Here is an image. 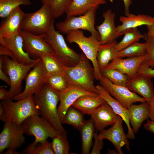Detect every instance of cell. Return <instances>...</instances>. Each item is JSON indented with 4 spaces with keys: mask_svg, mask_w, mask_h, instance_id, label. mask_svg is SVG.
Segmentation results:
<instances>
[{
    "mask_svg": "<svg viewBox=\"0 0 154 154\" xmlns=\"http://www.w3.org/2000/svg\"><path fill=\"white\" fill-rule=\"evenodd\" d=\"M33 97L40 115L52 125L58 134L66 135L67 132L62 125L58 113L57 105L59 101V93L45 83Z\"/></svg>",
    "mask_w": 154,
    "mask_h": 154,
    "instance_id": "1",
    "label": "cell"
},
{
    "mask_svg": "<svg viewBox=\"0 0 154 154\" xmlns=\"http://www.w3.org/2000/svg\"><path fill=\"white\" fill-rule=\"evenodd\" d=\"M80 54V61L76 65L72 67L64 66V75L67 82L68 85L78 86L88 91L98 93L94 84V68L83 52Z\"/></svg>",
    "mask_w": 154,
    "mask_h": 154,
    "instance_id": "2",
    "label": "cell"
},
{
    "mask_svg": "<svg viewBox=\"0 0 154 154\" xmlns=\"http://www.w3.org/2000/svg\"><path fill=\"white\" fill-rule=\"evenodd\" d=\"M17 101L14 102L9 100L2 101L4 109L3 113L0 116V119L2 121L21 126L29 117L40 115L33 96Z\"/></svg>",
    "mask_w": 154,
    "mask_h": 154,
    "instance_id": "3",
    "label": "cell"
},
{
    "mask_svg": "<svg viewBox=\"0 0 154 154\" xmlns=\"http://www.w3.org/2000/svg\"><path fill=\"white\" fill-rule=\"evenodd\" d=\"M60 32L55 30L54 25L45 34L44 38L52 48L56 57L63 65L74 66L79 62L80 54L67 45Z\"/></svg>",
    "mask_w": 154,
    "mask_h": 154,
    "instance_id": "4",
    "label": "cell"
},
{
    "mask_svg": "<svg viewBox=\"0 0 154 154\" xmlns=\"http://www.w3.org/2000/svg\"><path fill=\"white\" fill-rule=\"evenodd\" d=\"M54 19L49 8L43 4L37 11L25 13L21 31L37 35H45L54 25Z\"/></svg>",
    "mask_w": 154,
    "mask_h": 154,
    "instance_id": "5",
    "label": "cell"
},
{
    "mask_svg": "<svg viewBox=\"0 0 154 154\" xmlns=\"http://www.w3.org/2000/svg\"><path fill=\"white\" fill-rule=\"evenodd\" d=\"M66 40L70 44H77L82 52L92 62L94 69L95 79L99 80L102 77L97 61V55L101 45L100 41L91 35L89 37L84 35L81 30L72 31L67 34Z\"/></svg>",
    "mask_w": 154,
    "mask_h": 154,
    "instance_id": "6",
    "label": "cell"
},
{
    "mask_svg": "<svg viewBox=\"0 0 154 154\" xmlns=\"http://www.w3.org/2000/svg\"><path fill=\"white\" fill-rule=\"evenodd\" d=\"M3 56V68L8 75L10 81L7 100H12L22 92V81L38 58L32 64L25 65L10 59L8 56Z\"/></svg>",
    "mask_w": 154,
    "mask_h": 154,
    "instance_id": "7",
    "label": "cell"
},
{
    "mask_svg": "<svg viewBox=\"0 0 154 154\" xmlns=\"http://www.w3.org/2000/svg\"><path fill=\"white\" fill-rule=\"evenodd\" d=\"M98 8H93L78 17H66L64 21L56 24V28L60 32L66 35L74 30L88 31L100 41V35L95 27L96 11Z\"/></svg>",
    "mask_w": 154,
    "mask_h": 154,
    "instance_id": "8",
    "label": "cell"
},
{
    "mask_svg": "<svg viewBox=\"0 0 154 154\" xmlns=\"http://www.w3.org/2000/svg\"><path fill=\"white\" fill-rule=\"evenodd\" d=\"M25 134L33 136L35 142H43L58 134L55 128L46 119L34 115L26 119L21 125Z\"/></svg>",
    "mask_w": 154,
    "mask_h": 154,
    "instance_id": "9",
    "label": "cell"
},
{
    "mask_svg": "<svg viewBox=\"0 0 154 154\" xmlns=\"http://www.w3.org/2000/svg\"><path fill=\"white\" fill-rule=\"evenodd\" d=\"M21 126L6 122L4 123L0 134V153L7 151L5 154H17L16 150L21 147L25 141V137Z\"/></svg>",
    "mask_w": 154,
    "mask_h": 154,
    "instance_id": "10",
    "label": "cell"
},
{
    "mask_svg": "<svg viewBox=\"0 0 154 154\" xmlns=\"http://www.w3.org/2000/svg\"><path fill=\"white\" fill-rule=\"evenodd\" d=\"M46 75L40 58H38L33 69L28 73L25 79V88L23 91L13 99L18 101L33 96L42 87Z\"/></svg>",
    "mask_w": 154,
    "mask_h": 154,
    "instance_id": "11",
    "label": "cell"
},
{
    "mask_svg": "<svg viewBox=\"0 0 154 154\" xmlns=\"http://www.w3.org/2000/svg\"><path fill=\"white\" fill-rule=\"evenodd\" d=\"M20 33L24 49L32 59L37 60L43 54L55 55L52 48L44 39V35H37L22 31Z\"/></svg>",
    "mask_w": 154,
    "mask_h": 154,
    "instance_id": "12",
    "label": "cell"
},
{
    "mask_svg": "<svg viewBox=\"0 0 154 154\" xmlns=\"http://www.w3.org/2000/svg\"><path fill=\"white\" fill-rule=\"evenodd\" d=\"M99 81L100 84L112 96L127 109L134 103L146 102L144 98L130 91L126 87L115 85L102 76Z\"/></svg>",
    "mask_w": 154,
    "mask_h": 154,
    "instance_id": "13",
    "label": "cell"
},
{
    "mask_svg": "<svg viewBox=\"0 0 154 154\" xmlns=\"http://www.w3.org/2000/svg\"><path fill=\"white\" fill-rule=\"evenodd\" d=\"M121 117L110 128L100 131L97 137L100 140L106 139L110 141L116 149L118 154H123L121 148L125 145L127 150L130 151L129 142L127 135L123 130Z\"/></svg>",
    "mask_w": 154,
    "mask_h": 154,
    "instance_id": "14",
    "label": "cell"
},
{
    "mask_svg": "<svg viewBox=\"0 0 154 154\" xmlns=\"http://www.w3.org/2000/svg\"><path fill=\"white\" fill-rule=\"evenodd\" d=\"M98 94L87 91L78 86L68 85L66 89L59 93L60 103L58 112L61 123L68 109L78 98L84 95H95Z\"/></svg>",
    "mask_w": 154,
    "mask_h": 154,
    "instance_id": "15",
    "label": "cell"
},
{
    "mask_svg": "<svg viewBox=\"0 0 154 154\" xmlns=\"http://www.w3.org/2000/svg\"><path fill=\"white\" fill-rule=\"evenodd\" d=\"M0 44L7 47L13 54V60L25 65L32 64L37 60L32 59L23 48V40L20 33L3 38Z\"/></svg>",
    "mask_w": 154,
    "mask_h": 154,
    "instance_id": "16",
    "label": "cell"
},
{
    "mask_svg": "<svg viewBox=\"0 0 154 154\" xmlns=\"http://www.w3.org/2000/svg\"><path fill=\"white\" fill-rule=\"evenodd\" d=\"M151 78L137 74L129 77L126 87L142 96L149 102L154 98V90Z\"/></svg>",
    "mask_w": 154,
    "mask_h": 154,
    "instance_id": "17",
    "label": "cell"
},
{
    "mask_svg": "<svg viewBox=\"0 0 154 154\" xmlns=\"http://www.w3.org/2000/svg\"><path fill=\"white\" fill-rule=\"evenodd\" d=\"M115 13L112 10H107L103 13L104 18L103 22L96 27L100 35V41L101 44L115 40L123 34L122 33H118L116 31L115 23Z\"/></svg>",
    "mask_w": 154,
    "mask_h": 154,
    "instance_id": "18",
    "label": "cell"
},
{
    "mask_svg": "<svg viewBox=\"0 0 154 154\" xmlns=\"http://www.w3.org/2000/svg\"><path fill=\"white\" fill-rule=\"evenodd\" d=\"M25 13L19 6L3 18L0 26V42L5 37L20 33Z\"/></svg>",
    "mask_w": 154,
    "mask_h": 154,
    "instance_id": "19",
    "label": "cell"
},
{
    "mask_svg": "<svg viewBox=\"0 0 154 154\" xmlns=\"http://www.w3.org/2000/svg\"><path fill=\"white\" fill-rule=\"evenodd\" d=\"M96 88L99 94L112 107L114 112L121 117L126 123L127 128V135L128 138L130 139H135V133L130 125V114L128 109L123 106L113 98L101 85H97Z\"/></svg>",
    "mask_w": 154,
    "mask_h": 154,
    "instance_id": "20",
    "label": "cell"
},
{
    "mask_svg": "<svg viewBox=\"0 0 154 154\" xmlns=\"http://www.w3.org/2000/svg\"><path fill=\"white\" fill-rule=\"evenodd\" d=\"M120 117L107 103L99 107L91 115L95 129L100 131L109 125H114Z\"/></svg>",
    "mask_w": 154,
    "mask_h": 154,
    "instance_id": "21",
    "label": "cell"
},
{
    "mask_svg": "<svg viewBox=\"0 0 154 154\" xmlns=\"http://www.w3.org/2000/svg\"><path fill=\"white\" fill-rule=\"evenodd\" d=\"M144 57L145 55L126 58H117L111 61L105 70L117 69L127 75L129 77H132L137 74Z\"/></svg>",
    "mask_w": 154,
    "mask_h": 154,
    "instance_id": "22",
    "label": "cell"
},
{
    "mask_svg": "<svg viewBox=\"0 0 154 154\" xmlns=\"http://www.w3.org/2000/svg\"><path fill=\"white\" fill-rule=\"evenodd\" d=\"M119 20L121 25L116 27V31L119 33H122L125 30L143 25H151L154 24V17L148 15L139 14L135 15L130 13L127 16H121Z\"/></svg>",
    "mask_w": 154,
    "mask_h": 154,
    "instance_id": "23",
    "label": "cell"
},
{
    "mask_svg": "<svg viewBox=\"0 0 154 154\" xmlns=\"http://www.w3.org/2000/svg\"><path fill=\"white\" fill-rule=\"evenodd\" d=\"M106 103L99 94L95 95H85L78 98L72 106L84 114L91 115L98 108Z\"/></svg>",
    "mask_w": 154,
    "mask_h": 154,
    "instance_id": "24",
    "label": "cell"
},
{
    "mask_svg": "<svg viewBox=\"0 0 154 154\" xmlns=\"http://www.w3.org/2000/svg\"><path fill=\"white\" fill-rule=\"evenodd\" d=\"M149 103L147 102L140 104H131L128 109L130 122L135 134L137 133L143 122L149 117Z\"/></svg>",
    "mask_w": 154,
    "mask_h": 154,
    "instance_id": "25",
    "label": "cell"
},
{
    "mask_svg": "<svg viewBox=\"0 0 154 154\" xmlns=\"http://www.w3.org/2000/svg\"><path fill=\"white\" fill-rule=\"evenodd\" d=\"M117 43L115 40L101 44L97 55V63L101 73L111 61L117 58V52L115 49V46Z\"/></svg>",
    "mask_w": 154,
    "mask_h": 154,
    "instance_id": "26",
    "label": "cell"
},
{
    "mask_svg": "<svg viewBox=\"0 0 154 154\" xmlns=\"http://www.w3.org/2000/svg\"><path fill=\"white\" fill-rule=\"evenodd\" d=\"M106 0H73L66 12V17L82 15L90 9L107 4Z\"/></svg>",
    "mask_w": 154,
    "mask_h": 154,
    "instance_id": "27",
    "label": "cell"
},
{
    "mask_svg": "<svg viewBox=\"0 0 154 154\" xmlns=\"http://www.w3.org/2000/svg\"><path fill=\"white\" fill-rule=\"evenodd\" d=\"M95 129L93 121L90 118L85 121L80 131V132L82 145V154H88L92 145V140L94 137Z\"/></svg>",
    "mask_w": 154,
    "mask_h": 154,
    "instance_id": "28",
    "label": "cell"
},
{
    "mask_svg": "<svg viewBox=\"0 0 154 154\" xmlns=\"http://www.w3.org/2000/svg\"><path fill=\"white\" fill-rule=\"evenodd\" d=\"M40 58L46 75L55 74H64V65L55 55L43 54Z\"/></svg>",
    "mask_w": 154,
    "mask_h": 154,
    "instance_id": "29",
    "label": "cell"
},
{
    "mask_svg": "<svg viewBox=\"0 0 154 154\" xmlns=\"http://www.w3.org/2000/svg\"><path fill=\"white\" fill-rule=\"evenodd\" d=\"M122 33L124 37L122 40L115 46L116 50L117 52L137 42L141 38H143L144 36L142 34L137 28L127 29Z\"/></svg>",
    "mask_w": 154,
    "mask_h": 154,
    "instance_id": "30",
    "label": "cell"
},
{
    "mask_svg": "<svg viewBox=\"0 0 154 154\" xmlns=\"http://www.w3.org/2000/svg\"><path fill=\"white\" fill-rule=\"evenodd\" d=\"M84 114L78 109L71 106L67 111L62 123L70 125L80 130L85 121Z\"/></svg>",
    "mask_w": 154,
    "mask_h": 154,
    "instance_id": "31",
    "label": "cell"
},
{
    "mask_svg": "<svg viewBox=\"0 0 154 154\" xmlns=\"http://www.w3.org/2000/svg\"><path fill=\"white\" fill-rule=\"evenodd\" d=\"M43 4L48 6L54 18L66 13L73 0H40Z\"/></svg>",
    "mask_w": 154,
    "mask_h": 154,
    "instance_id": "32",
    "label": "cell"
},
{
    "mask_svg": "<svg viewBox=\"0 0 154 154\" xmlns=\"http://www.w3.org/2000/svg\"><path fill=\"white\" fill-rule=\"evenodd\" d=\"M51 144L47 140L43 142L34 141L23 151L17 154H54Z\"/></svg>",
    "mask_w": 154,
    "mask_h": 154,
    "instance_id": "33",
    "label": "cell"
},
{
    "mask_svg": "<svg viewBox=\"0 0 154 154\" xmlns=\"http://www.w3.org/2000/svg\"><path fill=\"white\" fill-rule=\"evenodd\" d=\"M146 48L145 42H136L117 52V58H123L145 55Z\"/></svg>",
    "mask_w": 154,
    "mask_h": 154,
    "instance_id": "34",
    "label": "cell"
},
{
    "mask_svg": "<svg viewBox=\"0 0 154 154\" xmlns=\"http://www.w3.org/2000/svg\"><path fill=\"white\" fill-rule=\"evenodd\" d=\"M44 82L59 93L66 89L68 86L64 74H60L46 75Z\"/></svg>",
    "mask_w": 154,
    "mask_h": 154,
    "instance_id": "35",
    "label": "cell"
},
{
    "mask_svg": "<svg viewBox=\"0 0 154 154\" xmlns=\"http://www.w3.org/2000/svg\"><path fill=\"white\" fill-rule=\"evenodd\" d=\"M102 76L108 80L112 84L126 87L128 76L119 70L105 69L101 73Z\"/></svg>",
    "mask_w": 154,
    "mask_h": 154,
    "instance_id": "36",
    "label": "cell"
},
{
    "mask_svg": "<svg viewBox=\"0 0 154 154\" xmlns=\"http://www.w3.org/2000/svg\"><path fill=\"white\" fill-rule=\"evenodd\" d=\"M31 4L30 0H0V17L5 18L20 5L28 6Z\"/></svg>",
    "mask_w": 154,
    "mask_h": 154,
    "instance_id": "37",
    "label": "cell"
},
{
    "mask_svg": "<svg viewBox=\"0 0 154 154\" xmlns=\"http://www.w3.org/2000/svg\"><path fill=\"white\" fill-rule=\"evenodd\" d=\"M51 139V146L54 154H69L70 145L66 135L58 134Z\"/></svg>",
    "mask_w": 154,
    "mask_h": 154,
    "instance_id": "38",
    "label": "cell"
},
{
    "mask_svg": "<svg viewBox=\"0 0 154 154\" xmlns=\"http://www.w3.org/2000/svg\"><path fill=\"white\" fill-rule=\"evenodd\" d=\"M143 39L146 44V51L142 64L154 69V37H149L146 33Z\"/></svg>",
    "mask_w": 154,
    "mask_h": 154,
    "instance_id": "39",
    "label": "cell"
},
{
    "mask_svg": "<svg viewBox=\"0 0 154 154\" xmlns=\"http://www.w3.org/2000/svg\"><path fill=\"white\" fill-rule=\"evenodd\" d=\"M98 134L95 133L94 135V141L92 151L90 152L91 154H100V151L104 145L103 140L99 139L97 137Z\"/></svg>",
    "mask_w": 154,
    "mask_h": 154,
    "instance_id": "40",
    "label": "cell"
},
{
    "mask_svg": "<svg viewBox=\"0 0 154 154\" xmlns=\"http://www.w3.org/2000/svg\"><path fill=\"white\" fill-rule=\"evenodd\" d=\"M137 74L151 78H154V69L141 64L139 68Z\"/></svg>",
    "mask_w": 154,
    "mask_h": 154,
    "instance_id": "41",
    "label": "cell"
},
{
    "mask_svg": "<svg viewBox=\"0 0 154 154\" xmlns=\"http://www.w3.org/2000/svg\"><path fill=\"white\" fill-rule=\"evenodd\" d=\"M3 60L4 56L1 55L0 58V79L10 86V81L9 78L7 76L6 73L3 70Z\"/></svg>",
    "mask_w": 154,
    "mask_h": 154,
    "instance_id": "42",
    "label": "cell"
},
{
    "mask_svg": "<svg viewBox=\"0 0 154 154\" xmlns=\"http://www.w3.org/2000/svg\"><path fill=\"white\" fill-rule=\"evenodd\" d=\"M0 54L1 55L10 57L11 59L13 60L14 57L11 52L6 46L0 44Z\"/></svg>",
    "mask_w": 154,
    "mask_h": 154,
    "instance_id": "43",
    "label": "cell"
},
{
    "mask_svg": "<svg viewBox=\"0 0 154 154\" xmlns=\"http://www.w3.org/2000/svg\"><path fill=\"white\" fill-rule=\"evenodd\" d=\"M148 103L150 106L149 110V117L151 121L154 122V98Z\"/></svg>",
    "mask_w": 154,
    "mask_h": 154,
    "instance_id": "44",
    "label": "cell"
},
{
    "mask_svg": "<svg viewBox=\"0 0 154 154\" xmlns=\"http://www.w3.org/2000/svg\"><path fill=\"white\" fill-rule=\"evenodd\" d=\"M143 127L146 129L154 133V122L148 119L144 125Z\"/></svg>",
    "mask_w": 154,
    "mask_h": 154,
    "instance_id": "45",
    "label": "cell"
},
{
    "mask_svg": "<svg viewBox=\"0 0 154 154\" xmlns=\"http://www.w3.org/2000/svg\"><path fill=\"white\" fill-rule=\"evenodd\" d=\"M123 0L124 5L125 14V16H127L130 14L129 7L131 4L132 0Z\"/></svg>",
    "mask_w": 154,
    "mask_h": 154,
    "instance_id": "46",
    "label": "cell"
},
{
    "mask_svg": "<svg viewBox=\"0 0 154 154\" xmlns=\"http://www.w3.org/2000/svg\"><path fill=\"white\" fill-rule=\"evenodd\" d=\"M8 91L3 88L0 89V100L1 101L7 100Z\"/></svg>",
    "mask_w": 154,
    "mask_h": 154,
    "instance_id": "47",
    "label": "cell"
},
{
    "mask_svg": "<svg viewBox=\"0 0 154 154\" xmlns=\"http://www.w3.org/2000/svg\"><path fill=\"white\" fill-rule=\"evenodd\" d=\"M147 32L146 33L149 37H154V24L151 25L146 26Z\"/></svg>",
    "mask_w": 154,
    "mask_h": 154,
    "instance_id": "48",
    "label": "cell"
},
{
    "mask_svg": "<svg viewBox=\"0 0 154 154\" xmlns=\"http://www.w3.org/2000/svg\"><path fill=\"white\" fill-rule=\"evenodd\" d=\"M4 108L1 102L0 103V116L4 112Z\"/></svg>",
    "mask_w": 154,
    "mask_h": 154,
    "instance_id": "49",
    "label": "cell"
},
{
    "mask_svg": "<svg viewBox=\"0 0 154 154\" xmlns=\"http://www.w3.org/2000/svg\"><path fill=\"white\" fill-rule=\"evenodd\" d=\"M110 1L112 3L113 2V0H110Z\"/></svg>",
    "mask_w": 154,
    "mask_h": 154,
    "instance_id": "50",
    "label": "cell"
},
{
    "mask_svg": "<svg viewBox=\"0 0 154 154\" xmlns=\"http://www.w3.org/2000/svg\"><path fill=\"white\" fill-rule=\"evenodd\" d=\"M109 0V1H110V0Z\"/></svg>",
    "mask_w": 154,
    "mask_h": 154,
    "instance_id": "51",
    "label": "cell"
}]
</instances>
